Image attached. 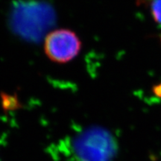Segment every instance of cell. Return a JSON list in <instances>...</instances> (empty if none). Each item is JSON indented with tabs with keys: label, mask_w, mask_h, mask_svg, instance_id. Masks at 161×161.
<instances>
[{
	"label": "cell",
	"mask_w": 161,
	"mask_h": 161,
	"mask_svg": "<svg viewBox=\"0 0 161 161\" xmlns=\"http://www.w3.org/2000/svg\"><path fill=\"white\" fill-rule=\"evenodd\" d=\"M43 49L46 55L52 61L65 64L78 55L81 49V42L71 30L56 29L46 35Z\"/></svg>",
	"instance_id": "obj_2"
},
{
	"label": "cell",
	"mask_w": 161,
	"mask_h": 161,
	"mask_svg": "<svg viewBox=\"0 0 161 161\" xmlns=\"http://www.w3.org/2000/svg\"><path fill=\"white\" fill-rule=\"evenodd\" d=\"M152 14L158 23L161 24V0H155L152 4Z\"/></svg>",
	"instance_id": "obj_3"
},
{
	"label": "cell",
	"mask_w": 161,
	"mask_h": 161,
	"mask_svg": "<svg viewBox=\"0 0 161 161\" xmlns=\"http://www.w3.org/2000/svg\"><path fill=\"white\" fill-rule=\"evenodd\" d=\"M74 148L77 161H110L115 151L111 136L96 129L81 134L75 141Z\"/></svg>",
	"instance_id": "obj_1"
}]
</instances>
